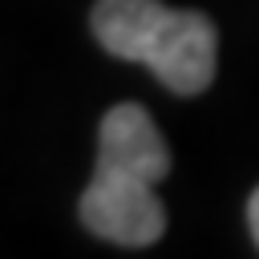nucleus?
<instances>
[{"mask_svg":"<svg viewBox=\"0 0 259 259\" xmlns=\"http://www.w3.org/2000/svg\"><path fill=\"white\" fill-rule=\"evenodd\" d=\"M170 174V150L154 117L138 101H121L101 117L93 178L81 194V223L117 247H150L166 231L158 182Z\"/></svg>","mask_w":259,"mask_h":259,"instance_id":"1","label":"nucleus"},{"mask_svg":"<svg viewBox=\"0 0 259 259\" xmlns=\"http://www.w3.org/2000/svg\"><path fill=\"white\" fill-rule=\"evenodd\" d=\"M89 28L105 53L146 65L170 93L194 97L214 81L219 28L198 8H166L162 0H97Z\"/></svg>","mask_w":259,"mask_h":259,"instance_id":"2","label":"nucleus"},{"mask_svg":"<svg viewBox=\"0 0 259 259\" xmlns=\"http://www.w3.org/2000/svg\"><path fill=\"white\" fill-rule=\"evenodd\" d=\"M247 223H251V235H255V243H259V190H255L251 202H247Z\"/></svg>","mask_w":259,"mask_h":259,"instance_id":"3","label":"nucleus"}]
</instances>
